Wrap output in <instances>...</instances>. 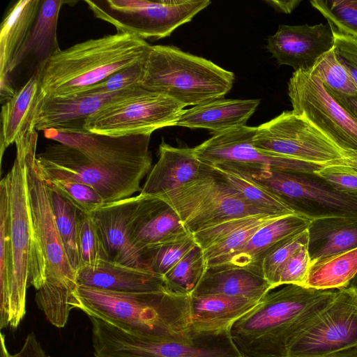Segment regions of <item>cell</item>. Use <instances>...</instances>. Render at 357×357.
<instances>
[{
	"instance_id": "26",
	"label": "cell",
	"mask_w": 357,
	"mask_h": 357,
	"mask_svg": "<svg viewBox=\"0 0 357 357\" xmlns=\"http://www.w3.org/2000/svg\"><path fill=\"white\" fill-rule=\"evenodd\" d=\"M310 222L309 218L299 213L280 216L259 229L221 265L261 270L263 259L275 245L284 238L305 230Z\"/></svg>"
},
{
	"instance_id": "34",
	"label": "cell",
	"mask_w": 357,
	"mask_h": 357,
	"mask_svg": "<svg viewBox=\"0 0 357 357\" xmlns=\"http://www.w3.org/2000/svg\"><path fill=\"white\" fill-rule=\"evenodd\" d=\"M13 274L10 204L6 176L0 182V328L9 326L8 297Z\"/></svg>"
},
{
	"instance_id": "35",
	"label": "cell",
	"mask_w": 357,
	"mask_h": 357,
	"mask_svg": "<svg viewBox=\"0 0 357 357\" xmlns=\"http://www.w3.org/2000/svg\"><path fill=\"white\" fill-rule=\"evenodd\" d=\"M54 220L69 262L77 273L79 257L77 244L79 210L46 183Z\"/></svg>"
},
{
	"instance_id": "45",
	"label": "cell",
	"mask_w": 357,
	"mask_h": 357,
	"mask_svg": "<svg viewBox=\"0 0 357 357\" xmlns=\"http://www.w3.org/2000/svg\"><path fill=\"white\" fill-rule=\"evenodd\" d=\"M337 190L357 195V167L331 165L314 173Z\"/></svg>"
},
{
	"instance_id": "44",
	"label": "cell",
	"mask_w": 357,
	"mask_h": 357,
	"mask_svg": "<svg viewBox=\"0 0 357 357\" xmlns=\"http://www.w3.org/2000/svg\"><path fill=\"white\" fill-rule=\"evenodd\" d=\"M312 267L307 245L296 250L281 269L276 287L295 284L306 287L310 271Z\"/></svg>"
},
{
	"instance_id": "27",
	"label": "cell",
	"mask_w": 357,
	"mask_h": 357,
	"mask_svg": "<svg viewBox=\"0 0 357 357\" xmlns=\"http://www.w3.org/2000/svg\"><path fill=\"white\" fill-rule=\"evenodd\" d=\"M307 250L312 266L357 248V218L331 217L312 220Z\"/></svg>"
},
{
	"instance_id": "33",
	"label": "cell",
	"mask_w": 357,
	"mask_h": 357,
	"mask_svg": "<svg viewBox=\"0 0 357 357\" xmlns=\"http://www.w3.org/2000/svg\"><path fill=\"white\" fill-rule=\"evenodd\" d=\"M357 274V248L328 258L314 265L306 287L338 289L347 287Z\"/></svg>"
},
{
	"instance_id": "19",
	"label": "cell",
	"mask_w": 357,
	"mask_h": 357,
	"mask_svg": "<svg viewBox=\"0 0 357 357\" xmlns=\"http://www.w3.org/2000/svg\"><path fill=\"white\" fill-rule=\"evenodd\" d=\"M141 198L139 194L107 203L90 215L109 261L146 269L142 260V252L132 244L130 234L132 222Z\"/></svg>"
},
{
	"instance_id": "22",
	"label": "cell",
	"mask_w": 357,
	"mask_h": 357,
	"mask_svg": "<svg viewBox=\"0 0 357 357\" xmlns=\"http://www.w3.org/2000/svg\"><path fill=\"white\" fill-rule=\"evenodd\" d=\"M158 151V160L139 192L142 196H157L176 189L197 177L204 166L194 148L174 147L162 141Z\"/></svg>"
},
{
	"instance_id": "15",
	"label": "cell",
	"mask_w": 357,
	"mask_h": 357,
	"mask_svg": "<svg viewBox=\"0 0 357 357\" xmlns=\"http://www.w3.org/2000/svg\"><path fill=\"white\" fill-rule=\"evenodd\" d=\"M292 111L302 115L342 149L357 153V121L310 72L294 71L288 82Z\"/></svg>"
},
{
	"instance_id": "8",
	"label": "cell",
	"mask_w": 357,
	"mask_h": 357,
	"mask_svg": "<svg viewBox=\"0 0 357 357\" xmlns=\"http://www.w3.org/2000/svg\"><path fill=\"white\" fill-rule=\"evenodd\" d=\"M253 144L261 151L318 169L339 165L357 167V153L342 149L292 110L284 111L257 127Z\"/></svg>"
},
{
	"instance_id": "32",
	"label": "cell",
	"mask_w": 357,
	"mask_h": 357,
	"mask_svg": "<svg viewBox=\"0 0 357 357\" xmlns=\"http://www.w3.org/2000/svg\"><path fill=\"white\" fill-rule=\"evenodd\" d=\"M38 91V78L37 75L33 73L26 82L16 91L14 96L2 106L1 162L5 150L15 143L20 131L33 114Z\"/></svg>"
},
{
	"instance_id": "43",
	"label": "cell",
	"mask_w": 357,
	"mask_h": 357,
	"mask_svg": "<svg viewBox=\"0 0 357 357\" xmlns=\"http://www.w3.org/2000/svg\"><path fill=\"white\" fill-rule=\"evenodd\" d=\"M146 58L147 56L133 65L114 73L84 93H114L142 87Z\"/></svg>"
},
{
	"instance_id": "9",
	"label": "cell",
	"mask_w": 357,
	"mask_h": 357,
	"mask_svg": "<svg viewBox=\"0 0 357 357\" xmlns=\"http://www.w3.org/2000/svg\"><path fill=\"white\" fill-rule=\"evenodd\" d=\"M204 164L202 172L195 179L153 196L165 201L174 208L190 233L192 234L234 218L268 214L245 202L214 170Z\"/></svg>"
},
{
	"instance_id": "50",
	"label": "cell",
	"mask_w": 357,
	"mask_h": 357,
	"mask_svg": "<svg viewBox=\"0 0 357 357\" xmlns=\"http://www.w3.org/2000/svg\"><path fill=\"white\" fill-rule=\"evenodd\" d=\"M328 357H357V347L343 350Z\"/></svg>"
},
{
	"instance_id": "51",
	"label": "cell",
	"mask_w": 357,
	"mask_h": 357,
	"mask_svg": "<svg viewBox=\"0 0 357 357\" xmlns=\"http://www.w3.org/2000/svg\"><path fill=\"white\" fill-rule=\"evenodd\" d=\"M348 287H351L354 288L357 291V274L354 278V279L351 281V282Z\"/></svg>"
},
{
	"instance_id": "37",
	"label": "cell",
	"mask_w": 357,
	"mask_h": 357,
	"mask_svg": "<svg viewBox=\"0 0 357 357\" xmlns=\"http://www.w3.org/2000/svg\"><path fill=\"white\" fill-rule=\"evenodd\" d=\"M196 245L192 234L184 238L148 247L142 251L146 269L164 276Z\"/></svg>"
},
{
	"instance_id": "30",
	"label": "cell",
	"mask_w": 357,
	"mask_h": 357,
	"mask_svg": "<svg viewBox=\"0 0 357 357\" xmlns=\"http://www.w3.org/2000/svg\"><path fill=\"white\" fill-rule=\"evenodd\" d=\"M64 3L61 0L41 1L29 38L10 67V74L29 56L36 61L34 73L38 74L46 62L61 50L56 30L59 14Z\"/></svg>"
},
{
	"instance_id": "46",
	"label": "cell",
	"mask_w": 357,
	"mask_h": 357,
	"mask_svg": "<svg viewBox=\"0 0 357 357\" xmlns=\"http://www.w3.org/2000/svg\"><path fill=\"white\" fill-rule=\"evenodd\" d=\"M332 29L335 38L333 50L335 56L357 86V37L341 33L333 27Z\"/></svg>"
},
{
	"instance_id": "31",
	"label": "cell",
	"mask_w": 357,
	"mask_h": 357,
	"mask_svg": "<svg viewBox=\"0 0 357 357\" xmlns=\"http://www.w3.org/2000/svg\"><path fill=\"white\" fill-rule=\"evenodd\" d=\"M208 165L237 191L245 202L261 211L277 215L297 213L284 200L238 169L225 163Z\"/></svg>"
},
{
	"instance_id": "18",
	"label": "cell",
	"mask_w": 357,
	"mask_h": 357,
	"mask_svg": "<svg viewBox=\"0 0 357 357\" xmlns=\"http://www.w3.org/2000/svg\"><path fill=\"white\" fill-rule=\"evenodd\" d=\"M132 89L106 93H82L63 97L38 94L33 109L35 128L42 131L83 130L88 118Z\"/></svg>"
},
{
	"instance_id": "4",
	"label": "cell",
	"mask_w": 357,
	"mask_h": 357,
	"mask_svg": "<svg viewBox=\"0 0 357 357\" xmlns=\"http://www.w3.org/2000/svg\"><path fill=\"white\" fill-rule=\"evenodd\" d=\"M77 307L89 317L153 340L178 339L190 333V296L169 289L118 292L78 285Z\"/></svg>"
},
{
	"instance_id": "40",
	"label": "cell",
	"mask_w": 357,
	"mask_h": 357,
	"mask_svg": "<svg viewBox=\"0 0 357 357\" xmlns=\"http://www.w3.org/2000/svg\"><path fill=\"white\" fill-rule=\"evenodd\" d=\"M338 32L357 37V0L310 1Z\"/></svg>"
},
{
	"instance_id": "25",
	"label": "cell",
	"mask_w": 357,
	"mask_h": 357,
	"mask_svg": "<svg viewBox=\"0 0 357 357\" xmlns=\"http://www.w3.org/2000/svg\"><path fill=\"white\" fill-rule=\"evenodd\" d=\"M259 103V99L213 100L184 110L176 126L221 133L245 126Z\"/></svg>"
},
{
	"instance_id": "49",
	"label": "cell",
	"mask_w": 357,
	"mask_h": 357,
	"mask_svg": "<svg viewBox=\"0 0 357 357\" xmlns=\"http://www.w3.org/2000/svg\"><path fill=\"white\" fill-rule=\"evenodd\" d=\"M266 2L279 12L289 14L301 3V1H268Z\"/></svg>"
},
{
	"instance_id": "47",
	"label": "cell",
	"mask_w": 357,
	"mask_h": 357,
	"mask_svg": "<svg viewBox=\"0 0 357 357\" xmlns=\"http://www.w3.org/2000/svg\"><path fill=\"white\" fill-rule=\"evenodd\" d=\"M10 357H49L40 343L37 340L33 332L29 333L20 351L10 354Z\"/></svg>"
},
{
	"instance_id": "21",
	"label": "cell",
	"mask_w": 357,
	"mask_h": 357,
	"mask_svg": "<svg viewBox=\"0 0 357 357\" xmlns=\"http://www.w3.org/2000/svg\"><path fill=\"white\" fill-rule=\"evenodd\" d=\"M140 196L130 233L132 244L140 252L148 247L192 234L165 201L153 196Z\"/></svg>"
},
{
	"instance_id": "10",
	"label": "cell",
	"mask_w": 357,
	"mask_h": 357,
	"mask_svg": "<svg viewBox=\"0 0 357 357\" xmlns=\"http://www.w3.org/2000/svg\"><path fill=\"white\" fill-rule=\"evenodd\" d=\"M284 200L311 221L331 217L357 218V195L335 189L314 174L231 165Z\"/></svg>"
},
{
	"instance_id": "23",
	"label": "cell",
	"mask_w": 357,
	"mask_h": 357,
	"mask_svg": "<svg viewBox=\"0 0 357 357\" xmlns=\"http://www.w3.org/2000/svg\"><path fill=\"white\" fill-rule=\"evenodd\" d=\"M78 285L118 292H144L168 289L164 278L139 268L104 261L96 266L82 267Z\"/></svg>"
},
{
	"instance_id": "48",
	"label": "cell",
	"mask_w": 357,
	"mask_h": 357,
	"mask_svg": "<svg viewBox=\"0 0 357 357\" xmlns=\"http://www.w3.org/2000/svg\"><path fill=\"white\" fill-rule=\"evenodd\" d=\"M328 93L357 121V93L353 96H345L333 93Z\"/></svg>"
},
{
	"instance_id": "12",
	"label": "cell",
	"mask_w": 357,
	"mask_h": 357,
	"mask_svg": "<svg viewBox=\"0 0 357 357\" xmlns=\"http://www.w3.org/2000/svg\"><path fill=\"white\" fill-rule=\"evenodd\" d=\"M16 156L6 174L10 204V237L13 274L8 297L9 326L16 328L26 313L29 284V257L32 237L31 219L22 142L16 139Z\"/></svg>"
},
{
	"instance_id": "17",
	"label": "cell",
	"mask_w": 357,
	"mask_h": 357,
	"mask_svg": "<svg viewBox=\"0 0 357 357\" xmlns=\"http://www.w3.org/2000/svg\"><path fill=\"white\" fill-rule=\"evenodd\" d=\"M267 40L266 49L279 65L305 72L310 71L322 55L333 49L335 43L329 23L281 24Z\"/></svg>"
},
{
	"instance_id": "24",
	"label": "cell",
	"mask_w": 357,
	"mask_h": 357,
	"mask_svg": "<svg viewBox=\"0 0 357 357\" xmlns=\"http://www.w3.org/2000/svg\"><path fill=\"white\" fill-rule=\"evenodd\" d=\"M271 290L261 270L220 265L206 268L192 294L221 295L259 301Z\"/></svg>"
},
{
	"instance_id": "41",
	"label": "cell",
	"mask_w": 357,
	"mask_h": 357,
	"mask_svg": "<svg viewBox=\"0 0 357 357\" xmlns=\"http://www.w3.org/2000/svg\"><path fill=\"white\" fill-rule=\"evenodd\" d=\"M308 230L290 236L275 245L263 259L260 268L271 289L276 287L281 269L293 254L303 246L307 245Z\"/></svg>"
},
{
	"instance_id": "36",
	"label": "cell",
	"mask_w": 357,
	"mask_h": 357,
	"mask_svg": "<svg viewBox=\"0 0 357 357\" xmlns=\"http://www.w3.org/2000/svg\"><path fill=\"white\" fill-rule=\"evenodd\" d=\"M202 249L197 244L164 276L167 289L182 296H190L206 270Z\"/></svg>"
},
{
	"instance_id": "13",
	"label": "cell",
	"mask_w": 357,
	"mask_h": 357,
	"mask_svg": "<svg viewBox=\"0 0 357 357\" xmlns=\"http://www.w3.org/2000/svg\"><path fill=\"white\" fill-rule=\"evenodd\" d=\"M184 107L167 96L139 87L88 118L84 129L114 137L151 135L176 126Z\"/></svg>"
},
{
	"instance_id": "28",
	"label": "cell",
	"mask_w": 357,
	"mask_h": 357,
	"mask_svg": "<svg viewBox=\"0 0 357 357\" xmlns=\"http://www.w3.org/2000/svg\"><path fill=\"white\" fill-rule=\"evenodd\" d=\"M259 301L221 295L190 296V328L195 331H219L232 324Z\"/></svg>"
},
{
	"instance_id": "1",
	"label": "cell",
	"mask_w": 357,
	"mask_h": 357,
	"mask_svg": "<svg viewBox=\"0 0 357 357\" xmlns=\"http://www.w3.org/2000/svg\"><path fill=\"white\" fill-rule=\"evenodd\" d=\"M43 134L56 142L40 154L44 176L88 185L105 204L140 192L141 181L151 169V135L114 137L85 129H49Z\"/></svg>"
},
{
	"instance_id": "39",
	"label": "cell",
	"mask_w": 357,
	"mask_h": 357,
	"mask_svg": "<svg viewBox=\"0 0 357 357\" xmlns=\"http://www.w3.org/2000/svg\"><path fill=\"white\" fill-rule=\"evenodd\" d=\"M77 233L79 268L96 266L104 261H109L90 214L79 211Z\"/></svg>"
},
{
	"instance_id": "5",
	"label": "cell",
	"mask_w": 357,
	"mask_h": 357,
	"mask_svg": "<svg viewBox=\"0 0 357 357\" xmlns=\"http://www.w3.org/2000/svg\"><path fill=\"white\" fill-rule=\"evenodd\" d=\"M151 45L135 35L119 33L61 50L38 74V95L79 94L114 73L145 59Z\"/></svg>"
},
{
	"instance_id": "38",
	"label": "cell",
	"mask_w": 357,
	"mask_h": 357,
	"mask_svg": "<svg viewBox=\"0 0 357 357\" xmlns=\"http://www.w3.org/2000/svg\"><path fill=\"white\" fill-rule=\"evenodd\" d=\"M309 72L320 79L328 93L345 96L357 93L356 85L337 59L333 49L322 55Z\"/></svg>"
},
{
	"instance_id": "2",
	"label": "cell",
	"mask_w": 357,
	"mask_h": 357,
	"mask_svg": "<svg viewBox=\"0 0 357 357\" xmlns=\"http://www.w3.org/2000/svg\"><path fill=\"white\" fill-rule=\"evenodd\" d=\"M16 139L23 145L32 237L29 257V284L36 290V302L47 319L63 328L76 308L77 273L72 268L52 211L45 180L36 162L37 130L29 127Z\"/></svg>"
},
{
	"instance_id": "20",
	"label": "cell",
	"mask_w": 357,
	"mask_h": 357,
	"mask_svg": "<svg viewBox=\"0 0 357 357\" xmlns=\"http://www.w3.org/2000/svg\"><path fill=\"white\" fill-rule=\"evenodd\" d=\"M280 216L256 214L234 218L192 234V236L203 250L206 267L218 266L226 262L259 229Z\"/></svg>"
},
{
	"instance_id": "14",
	"label": "cell",
	"mask_w": 357,
	"mask_h": 357,
	"mask_svg": "<svg viewBox=\"0 0 357 357\" xmlns=\"http://www.w3.org/2000/svg\"><path fill=\"white\" fill-rule=\"evenodd\" d=\"M357 347V291L337 289L332 302L290 345L287 357H328Z\"/></svg>"
},
{
	"instance_id": "16",
	"label": "cell",
	"mask_w": 357,
	"mask_h": 357,
	"mask_svg": "<svg viewBox=\"0 0 357 357\" xmlns=\"http://www.w3.org/2000/svg\"><path fill=\"white\" fill-rule=\"evenodd\" d=\"M256 129L257 127L243 126L213 135L194 147L195 153L200 161L206 165L230 163L309 174L321 169L257 149L253 144Z\"/></svg>"
},
{
	"instance_id": "29",
	"label": "cell",
	"mask_w": 357,
	"mask_h": 357,
	"mask_svg": "<svg viewBox=\"0 0 357 357\" xmlns=\"http://www.w3.org/2000/svg\"><path fill=\"white\" fill-rule=\"evenodd\" d=\"M42 0H20L8 10L0 31V82H11L10 67L26 43Z\"/></svg>"
},
{
	"instance_id": "42",
	"label": "cell",
	"mask_w": 357,
	"mask_h": 357,
	"mask_svg": "<svg viewBox=\"0 0 357 357\" xmlns=\"http://www.w3.org/2000/svg\"><path fill=\"white\" fill-rule=\"evenodd\" d=\"M79 211L91 214L105 204L102 197L91 186L66 179L43 178Z\"/></svg>"
},
{
	"instance_id": "11",
	"label": "cell",
	"mask_w": 357,
	"mask_h": 357,
	"mask_svg": "<svg viewBox=\"0 0 357 357\" xmlns=\"http://www.w3.org/2000/svg\"><path fill=\"white\" fill-rule=\"evenodd\" d=\"M94 16L112 24L119 33L142 39H160L190 22L206 8L208 0H86Z\"/></svg>"
},
{
	"instance_id": "6",
	"label": "cell",
	"mask_w": 357,
	"mask_h": 357,
	"mask_svg": "<svg viewBox=\"0 0 357 357\" xmlns=\"http://www.w3.org/2000/svg\"><path fill=\"white\" fill-rule=\"evenodd\" d=\"M234 75L204 58L167 45H151L142 87L186 106L222 98Z\"/></svg>"
},
{
	"instance_id": "7",
	"label": "cell",
	"mask_w": 357,
	"mask_h": 357,
	"mask_svg": "<svg viewBox=\"0 0 357 357\" xmlns=\"http://www.w3.org/2000/svg\"><path fill=\"white\" fill-rule=\"evenodd\" d=\"M92 324L95 357H243L230 328L195 331L183 338L153 340L138 336L89 317Z\"/></svg>"
},
{
	"instance_id": "3",
	"label": "cell",
	"mask_w": 357,
	"mask_h": 357,
	"mask_svg": "<svg viewBox=\"0 0 357 357\" xmlns=\"http://www.w3.org/2000/svg\"><path fill=\"white\" fill-rule=\"evenodd\" d=\"M337 289L295 284L267 293L230 328L243 357H287L292 342L332 302Z\"/></svg>"
}]
</instances>
